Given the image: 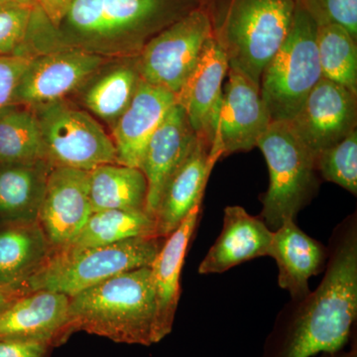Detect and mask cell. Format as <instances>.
<instances>
[{
    "mask_svg": "<svg viewBox=\"0 0 357 357\" xmlns=\"http://www.w3.org/2000/svg\"><path fill=\"white\" fill-rule=\"evenodd\" d=\"M323 280L275 319L261 357H311L344 349L357 318V215L333 229Z\"/></svg>",
    "mask_w": 357,
    "mask_h": 357,
    "instance_id": "cell-1",
    "label": "cell"
},
{
    "mask_svg": "<svg viewBox=\"0 0 357 357\" xmlns=\"http://www.w3.org/2000/svg\"><path fill=\"white\" fill-rule=\"evenodd\" d=\"M77 332L109 338L116 344H157L150 267L116 275L70 297L66 337Z\"/></svg>",
    "mask_w": 357,
    "mask_h": 357,
    "instance_id": "cell-2",
    "label": "cell"
},
{
    "mask_svg": "<svg viewBox=\"0 0 357 357\" xmlns=\"http://www.w3.org/2000/svg\"><path fill=\"white\" fill-rule=\"evenodd\" d=\"M294 0H215L211 6L213 38L229 69L260 88L263 70L292 26Z\"/></svg>",
    "mask_w": 357,
    "mask_h": 357,
    "instance_id": "cell-3",
    "label": "cell"
},
{
    "mask_svg": "<svg viewBox=\"0 0 357 357\" xmlns=\"http://www.w3.org/2000/svg\"><path fill=\"white\" fill-rule=\"evenodd\" d=\"M269 169V187L260 201V218L275 231L311 203L319 191L316 158L289 128L272 122L257 142Z\"/></svg>",
    "mask_w": 357,
    "mask_h": 357,
    "instance_id": "cell-4",
    "label": "cell"
},
{
    "mask_svg": "<svg viewBox=\"0 0 357 357\" xmlns=\"http://www.w3.org/2000/svg\"><path fill=\"white\" fill-rule=\"evenodd\" d=\"M164 241L156 236L133 237L79 252L52 253L26 288L29 292L52 291L73 297L116 275L151 266Z\"/></svg>",
    "mask_w": 357,
    "mask_h": 357,
    "instance_id": "cell-5",
    "label": "cell"
},
{
    "mask_svg": "<svg viewBox=\"0 0 357 357\" xmlns=\"http://www.w3.org/2000/svg\"><path fill=\"white\" fill-rule=\"evenodd\" d=\"M317 28L296 2L292 26L285 41L263 70L260 95L272 122L292 121L321 79Z\"/></svg>",
    "mask_w": 357,
    "mask_h": 357,
    "instance_id": "cell-6",
    "label": "cell"
},
{
    "mask_svg": "<svg viewBox=\"0 0 357 357\" xmlns=\"http://www.w3.org/2000/svg\"><path fill=\"white\" fill-rule=\"evenodd\" d=\"M202 6L199 0H102L100 17L83 50L137 57L154 36Z\"/></svg>",
    "mask_w": 357,
    "mask_h": 357,
    "instance_id": "cell-7",
    "label": "cell"
},
{
    "mask_svg": "<svg viewBox=\"0 0 357 357\" xmlns=\"http://www.w3.org/2000/svg\"><path fill=\"white\" fill-rule=\"evenodd\" d=\"M30 109L38 121L45 160L52 167L89 172L117 163L114 141L88 112L66 100Z\"/></svg>",
    "mask_w": 357,
    "mask_h": 357,
    "instance_id": "cell-8",
    "label": "cell"
},
{
    "mask_svg": "<svg viewBox=\"0 0 357 357\" xmlns=\"http://www.w3.org/2000/svg\"><path fill=\"white\" fill-rule=\"evenodd\" d=\"M213 36L208 7L199 6L150 40L135 57L141 79L177 95Z\"/></svg>",
    "mask_w": 357,
    "mask_h": 357,
    "instance_id": "cell-9",
    "label": "cell"
},
{
    "mask_svg": "<svg viewBox=\"0 0 357 357\" xmlns=\"http://www.w3.org/2000/svg\"><path fill=\"white\" fill-rule=\"evenodd\" d=\"M103 63L102 56L75 47L35 54L21 77L13 105L34 107L65 100L95 76Z\"/></svg>",
    "mask_w": 357,
    "mask_h": 357,
    "instance_id": "cell-10",
    "label": "cell"
},
{
    "mask_svg": "<svg viewBox=\"0 0 357 357\" xmlns=\"http://www.w3.org/2000/svg\"><path fill=\"white\" fill-rule=\"evenodd\" d=\"M288 126L317 158L356 130L357 95L321 77Z\"/></svg>",
    "mask_w": 357,
    "mask_h": 357,
    "instance_id": "cell-11",
    "label": "cell"
},
{
    "mask_svg": "<svg viewBox=\"0 0 357 357\" xmlns=\"http://www.w3.org/2000/svg\"><path fill=\"white\" fill-rule=\"evenodd\" d=\"M91 213L89 172L53 167L37 220L53 253L69 248Z\"/></svg>",
    "mask_w": 357,
    "mask_h": 357,
    "instance_id": "cell-12",
    "label": "cell"
},
{
    "mask_svg": "<svg viewBox=\"0 0 357 357\" xmlns=\"http://www.w3.org/2000/svg\"><path fill=\"white\" fill-rule=\"evenodd\" d=\"M227 76L211 146L222 157L250 151L272 123L259 86L234 70L229 69Z\"/></svg>",
    "mask_w": 357,
    "mask_h": 357,
    "instance_id": "cell-13",
    "label": "cell"
},
{
    "mask_svg": "<svg viewBox=\"0 0 357 357\" xmlns=\"http://www.w3.org/2000/svg\"><path fill=\"white\" fill-rule=\"evenodd\" d=\"M229 69L227 57L213 35L204 45L196 68L176 95V103L184 109L195 132L211 147L217 133L223 79Z\"/></svg>",
    "mask_w": 357,
    "mask_h": 357,
    "instance_id": "cell-14",
    "label": "cell"
},
{
    "mask_svg": "<svg viewBox=\"0 0 357 357\" xmlns=\"http://www.w3.org/2000/svg\"><path fill=\"white\" fill-rule=\"evenodd\" d=\"M199 136L184 109L175 103L148 142L140 170L148 183L146 213L155 217L160 199L173 174L184 162Z\"/></svg>",
    "mask_w": 357,
    "mask_h": 357,
    "instance_id": "cell-15",
    "label": "cell"
},
{
    "mask_svg": "<svg viewBox=\"0 0 357 357\" xmlns=\"http://www.w3.org/2000/svg\"><path fill=\"white\" fill-rule=\"evenodd\" d=\"M175 103L171 91L140 79L130 105L112 126L117 164L140 169L148 142Z\"/></svg>",
    "mask_w": 357,
    "mask_h": 357,
    "instance_id": "cell-16",
    "label": "cell"
},
{
    "mask_svg": "<svg viewBox=\"0 0 357 357\" xmlns=\"http://www.w3.org/2000/svg\"><path fill=\"white\" fill-rule=\"evenodd\" d=\"M220 154L198 137L192 151L167 183L156 213V236L166 238L178 229L190 211L202 204L204 188Z\"/></svg>",
    "mask_w": 357,
    "mask_h": 357,
    "instance_id": "cell-17",
    "label": "cell"
},
{
    "mask_svg": "<svg viewBox=\"0 0 357 357\" xmlns=\"http://www.w3.org/2000/svg\"><path fill=\"white\" fill-rule=\"evenodd\" d=\"M70 297L52 291L22 296L0 311V338L43 340L54 347L65 344Z\"/></svg>",
    "mask_w": 357,
    "mask_h": 357,
    "instance_id": "cell-18",
    "label": "cell"
},
{
    "mask_svg": "<svg viewBox=\"0 0 357 357\" xmlns=\"http://www.w3.org/2000/svg\"><path fill=\"white\" fill-rule=\"evenodd\" d=\"M273 231L260 217H252L243 206L225 208L220 236L199 266V273L220 274L249 260L269 256Z\"/></svg>",
    "mask_w": 357,
    "mask_h": 357,
    "instance_id": "cell-19",
    "label": "cell"
},
{
    "mask_svg": "<svg viewBox=\"0 0 357 357\" xmlns=\"http://www.w3.org/2000/svg\"><path fill=\"white\" fill-rule=\"evenodd\" d=\"M201 208L202 204H197L178 229L166 237L150 266L156 306L157 344L172 332L181 295V272Z\"/></svg>",
    "mask_w": 357,
    "mask_h": 357,
    "instance_id": "cell-20",
    "label": "cell"
},
{
    "mask_svg": "<svg viewBox=\"0 0 357 357\" xmlns=\"http://www.w3.org/2000/svg\"><path fill=\"white\" fill-rule=\"evenodd\" d=\"M278 265L279 286L299 300L311 292L309 280L325 270L328 248L287 220L273 231L270 255Z\"/></svg>",
    "mask_w": 357,
    "mask_h": 357,
    "instance_id": "cell-21",
    "label": "cell"
},
{
    "mask_svg": "<svg viewBox=\"0 0 357 357\" xmlns=\"http://www.w3.org/2000/svg\"><path fill=\"white\" fill-rule=\"evenodd\" d=\"M52 168L45 160L0 163V225L37 222Z\"/></svg>",
    "mask_w": 357,
    "mask_h": 357,
    "instance_id": "cell-22",
    "label": "cell"
},
{
    "mask_svg": "<svg viewBox=\"0 0 357 357\" xmlns=\"http://www.w3.org/2000/svg\"><path fill=\"white\" fill-rule=\"evenodd\" d=\"M53 251L38 222L0 229V283L26 286Z\"/></svg>",
    "mask_w": 357,
    "mask_h": 357,
    "instance_id": "cell-23",
    "label": "cell"
},
{
    "mask_svg": "<svg viewBox=\"0 0 357 357\" xmlns=\"http://www.w3.org/2000/svg\"><path fill=\"white\" fill-rule=\"evenodd\" d=\"M89 182L93 213L146 210L148 183L140 169L117 163L105 164L89 171Z\"/></svg>",
    "mask_w": 357,
    "mask_h": 357,
    "instance_id": "cell-24",
    "label": "cell"
},
{
    "mask_svg": "<svg viewBox=\"0 0 357 357\" xmlns=\"http://www.w3.org/2000/svg\"><path fill=\"white\" fill-rule=\"evenodd\" d=\"M141 236H156L155 220L145 211H93L77 238L63 251L79 252Z\"/></svg>",
    "mask_w": 357,
    "mask_h": 357,
    "instance_id": "cell-25",
    "label": "cell"
},
{
    "mask_svg": "<svg viewBox=\"0 0 357 357\" xmlns=\"http://www.w3.org/2000/svg\"><path fill=\"white\" fill-rule=\"evenodd\" d=\"M140 79L135 58H128L91 84L84 96V105L112 128L130 105Z\"/></svg>",
    "mask_w": 357,
    "mask_h": 357,
    "instance_id": "cell-26",
    "label": "cell"
},
{
    "mask_svg": "<svg viewBox=\"0 0 357 357\" xmlns=\"http://www.w3.org/2000/svg\"><path fill=\"white\" fill-rule=\"evenodd\" d=\"M41 160H45L43 142L33 109L13 105L1 110L0 163H33Z\"/></svg>",
    "mask_w": 357,
    "mask_h": 357,
    "instance_id": "cell-27",
    "label": "cell"
},
{
    "mask_svg": "<svg viewBox=\"0 0 357 357\" xmlns=\"http://www.w3.org/2000/svg\"><path fill=\"white\" fill-rule=\"evenodd\" d=\"M317 48L321 77L357 95L356 39L342 26H318Z\"/></svg>",
    "mask_w": 357,
    "mask_h": 357,
    "instance_id": "cell-28",
    "label": "cell"
},
{
    "mask_svg": "<svg viewBox=\"0 0 357 357\" xmlns=\"http://www.w3.org/2000/svg\"><path fill=\"white\" fill-rule=\"evenodd\" d=\"M316 168L328 182L357 195V130L337 144L324 150L316 158Z\"/></svg>",
    "mask_w": 357,
    "mask_h": 357,
    "instance_id": "cell-29",
    "label": "cell"
},
{
    "mask_svg": "<svg viewBox=\"0 0 357 357\" xmlns=\"http://www.w3.org/2000/svg\"><path fill=\"white\" fill-rule=\"evenodd\" d=\"M318 26L337 24L357 39V0H298Z\"/></svg>",
    "mask_w": 357,
    "mask_h": 357,
    "instance_id": "cell-30",
    "label": "cell"
},
{
    "mask_svg": "<svg viewBox=\"0 0 357 357\" xmlns=\"http://www.w3.org/2000/svg\"><path fill=\"white\" fill-rule=\"evenodd\" d=\"M34 10L26 6L0 8V56L15 55L20 52L29 31Z\"/></svg>",
    "mask_w": 357,
    "mask_h": 357,
    "instance_id": "cell-31",
    "label": "cell"
},
{
    "mask_svg": "<svg viewBox=\"0 0 357 357\" xmlns=\"http://www.w3.org/2000/svg\"><path fill=\"white\" fill-rule=\"evenodd\" d=\"M33 56H0V112L13 105L14 93Z\"/></svg>",
    "mask_w": 357,
    "mask_h": 357,
    "instance_id": "cell-32",
    "label": "cell"
},
{
    "mask_svg": "<svg viewBox=\"0 0 357 357\" xmlns=\"http://www.w3.org/2000/svg\"><path fill=\"white\" fill-rule=\"evenodd\" d=\"M54 347L43 340L0 338V357H50Z\"/></svg>",
    "mask_w": 357,
    "mask_h": 357,
    "instance_id": "cell-33",
    "label": "cell"
},
{
    "mask_svg": "<svg viewBox=\"0 0 357 357\" xmlns=\"http://www.w3.org/2000/svg\"><path fill=\"white\" fill-rule=\"evenodd\" d=\"M35 1L47 20L55 29H59L67 16L73 0H35Z\"/></svg>",
    "mask_w": 357,
    "mask_h": 357,
    "instance_id": "cell-34",
    "label": "cell"
},
{
    "mask_svg": "<svg viewBox=\"0 0 357 357\" xmlns=\"http://www.w3.org/2000/svg\"><path fill=\"white\" fill-rule=\"evenodd\" d=\"M28 293L26 286L0 283V311Z\"/></svg>",
    "mask_w": 357,
    "mask_h": 357,
    "instance_id": "cell-35",
    "label": "cell"
},
{
    "mask_svg": "<svg viewBox=\"0 0 357 357\" xmlns=\"http://www.w3.org/2000/svg\"><path fill=\"white\" fill-rule=\"evenodd\" d=\"M351 340V344L349 351L342 349L333 352H324V354H321L319 357H357L356 333H354V337L352 335Z\"/></svg>",
    "mask_w": 357,
    "mask_h": 357,
    "instance_id": "cell-36",
    "label": "cell"
},
{
    "mask_svg": "<svg viewBox=\"0 0 357 357\" xmlns=\"http://www.w3.org/2000/svg\"><path fill=\"white\" fill-rule=\"evenodd\" d=\"M0 4H3V6L31 7V8L38 7L35 0H0Z\"/></svg>",
    "mask_w": 357,
    "mask_h": 357,
    "instance_id": "cell-37",
    "label": "cell"
},
{
    "mask_svg": "<svg viewBox=\"0 0 357 357\" xmlns=\"http://www.w3.org/2000/svg\"><path fill=\"white\" fill-rule=\"evenodd\" d=\"M199 1H201L202 6L208 7L210 9L215 0H199Z\"/></svg>",
    "mask_w": 357,
    "mask_h": 357,
    "instance_id": "cell-38",
    "label": "cell"
},
{
    "mask_svg": "<svg viewBox=\"0 0 357 357\" xmlns=\"http://www.w3.org/2000/svg\"><path fill=\"white\" fill-rule=\"evenodd\" d=\"M3 6H3V4H0V8H1V7H3Z\"/></svg>",
    "mask_w": 357,
    "mask_h": 357,
    "instance_id": "cell-39",
    "label": "cell"
},
{
    "mask_svg": "<svg viewBox=\"0 0 357 357\" xmlns=\"http://www.w3.org/2000/svg\"><path fill=\"white\" fill-rule=\"evenodd\" d=\"M294 1H296V2H297V1H298V0H294Z\"/></svg>",
    "mask_w": 357,
    "mask_h": 357,
    "instance_id": "cell-40",
    "label": "cell"
}]
</instances>
